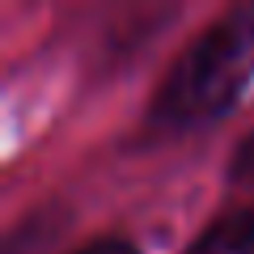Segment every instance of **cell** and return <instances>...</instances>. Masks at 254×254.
<instances>
[{
    "mask_svg": "<svg viewBox=\"0 0 254 254\" xmlns=\"http://www.w3.org/2000/svg\"><path fill=\"white\" fill-rule=\"evenodd\" d=\"M254 81V0L216 17L174 64L157 98V115L174 127H195L225 115Z\"/></svg>",
    "mask_w": 254,
    "mask_h": 254,
    "instance_id": "cell-1",
    "label": "cell"
},
{
    "mask_svg": "<svg viewBox=\"0 0 254 254\" xmlns=\"http://www.w3.org/2000/svg\"><path fill=\"white\" fill-rule=\"evenodd\" d=\"M76 254H140V250L131 242H119L115 237V242H93V246H85V250H76Z\"/></svg>",
    "mask_w": 254,
    "mask_h": 254,
    "instance_id": "cell-4",
    "label": "cell"
},
{
    "mask_svg": "<svg viewBox=\"0 0 254 254\" xmlns=\"http://www.w3.org/2000/svg\"><path fill=\"white\" fill-rule=\"evenodd\" d=\"M233 178L254 182V131H250V140H246V144L233 153Z\"/></svg>",
    "mask_w": 254,
    "mask_h": 254,
    "instance_id": "cell-3",
    "label": "cell"
},
{
    "mask_svg": "<svg viewBox=\"0 0 254 254\" xmlns=\"http://www.w3.org/2000/svg\"><path fill=\"white\" fill-rule=\"evenodd\" d=\"M187 254H254V208L216 220Z\"/></svg>",
    "mask_w": 254,
    "mask_h": 254,
    "instance_id": "cell-2",
    "label": "cell"
}]
</instances>
